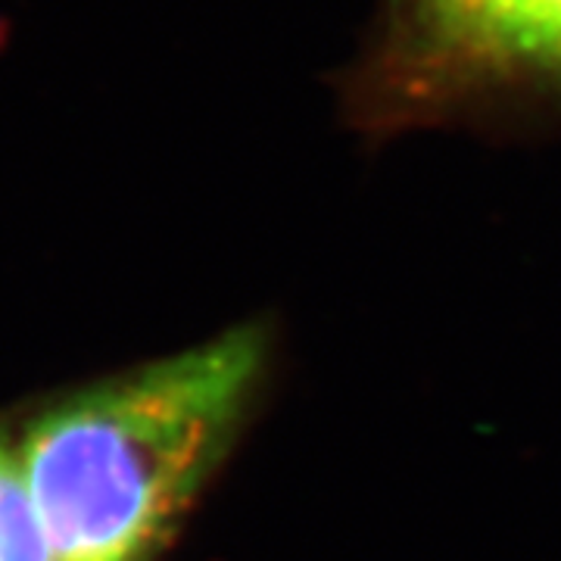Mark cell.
Returning <instances> with one entry per match:
<instances>
[{
    "label": "cell",
    "mask_w": 561,
    "mask_h": 561,
    "mask_svg": "<svg viewBox=\"0 0 561 561\" xmlns=\"http://www.w3.org/2000/svg\"><path fill=\"white\" fill-rule=\"evenodd\" d=\"M0 561H62L22 471L16 440L0 431Z\"/></svg>",
    "instance_id": "cell-3"
},
{
    "label": "cell",
    "mask_w": 561,
    "mask_h": 561,
    "mask_svg": "<svg viewBox=\"0 0 561 561\" xmlns=\"http://www.w3.org/2000/svg\"><path fill=\"white\" fill-rule=\"evenodd\" d=\"M256 324L44 405L16 440L62 561H157L256 397Z\"/></svg>",
    "instance_id": "cell-1"
},
{
    "label": "cell",
    "mask_w": 561,
    "mask_h": 561,
    "mask_svg": "<svg viewBox=\"0 0 561 561\" xmlns=\"http://www.w3.org/2000/svg\"><path fill=\"white\" fill-rule=\"evenodd\" d=\"M461 41L512 60L561 66V0H434Z\"/></svg>",
    "instance_id": "cell-2"
}]
</instances>
